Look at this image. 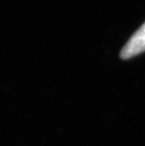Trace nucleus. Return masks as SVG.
<instances>
[{"instance_id":"f257e3e1","label":"nucleus","mask_w":145,"mask_h":146,"mask_svg":"<svg viewBox=\"0 0 145 146\" xmlns=\"http://www.w3.org/2000/svg\"><path fill=\"white\" fill-rule=\"evenodd\" d=\"M145 51V23L136 31L121 51L122 60H128Z\"/></svg>"}]
</instances>
